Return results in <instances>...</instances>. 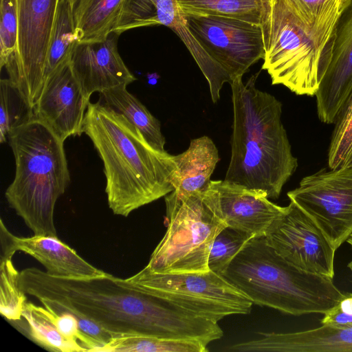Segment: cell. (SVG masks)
Returning a JSON list of instances; mask_svg holds the SVG:
<instances>
[{
	"mask_svg": "<svg viewBox=\"0 0 352 352\" xmlns=\"http://www.w3.org/2000/svg\"><path fill=\"white\" fill-rule=\"evenodd\" d=\"M19 285L25 294L38 300H50L78 312L113 337L142 334L208 344L223 335L218 322L122 285L117 277L108 273L88 278H69L52 276L36 267H28L20 272Z\"/></svg>",
	"mask_w": 352,
	"mask_h": 352,
	"instance_id": "1",
	"label": "cell"
},
{
	"mask_svg": "<svg viewBox=\"0 0 352 352\" xmlns=\"http://www.w3.org/2000/svg\"><path fill=\"white\" fill-rule=\"evenodd\" d=\"M82 133L90 138L102 162L107 203L114 214L127 217L174 190L173 155L155 148L111 107L100 100L89 102Z\"/></svg>",
	"mask_w": 352,
	"mask_h": 352,
	"instance_id": "2",
	"label": "cell"
},
{
	"mask_svg": "<svg viewBox=\"0 0 352 352\" xmlns=\"http://www.w3.org/2000/svg\"><path fill=\"white\" fill-rule=\"evenodd\" d=\"M258 75L245 83L239 77L230 84L233 124L224 179L262 190L269 199H276L295 173L298 160L281 120L282 104L256 87Z\"/></svg>",
	"mask_w": 352,
	"mask_h": 352,
	"instance_id": "3",
	"label": "cell"
},
{
	"mask_svg": "<svg viewBox=\"0 0 352 352\" xmlns=\"http://www.w3.org/2000/svg\"><path fill=\"white\" fill-rule=\"evenodd\" d=\"M8 141L15 161V174L5 197L34 235L56 236L54 214L70 175L65 140L36 118L14 129Z\"/></svg>",
	"mask_w": 352,
	"mask_h": 352,
	"instance_id": "4",
	"label": "cell"
},
{
	"mask_svg": "<svg viewBox=\"0 0 352 352\" xmlns=\"http://www.w3.org/2000/svg\"><path fill=\"white\" fill-rule=\"evenodd\" d=\"M221 276L253 304L293 316L324 314L342 294L333 278L301 270L287 261L265 236L248 241Z\"/></svg>",
	"mask_w": 352,
	"mask_h": 352,
	"instance_id": "5",
	"label": "cell"
},
{
	"mask_svg": "<svg viewBox=\"0 0 352 352\" xmlns=\"http://www.w3.org/2000/svg\"><path fill=\"white\" fill-rule=\"evenodd\" d=\"M261 25L265 51L262 69L272 85H283L298 96H315L327 65L288 0L266 3Z\"/></svg>",
	"mask_w": 352,
	"mask_h": 352,
	"instance_id": "6",
	"label": "cell"
},
{
	"mask_svg": "<svg viewBox=\"0 0 352 352\" xmlns=\"http://www.w3.org/2000/svg\"><path fill=\"white\" fill-rule=\"evenodd\" d=\"M166 232L153 252L148 270L159 274L205 272L212 245L227 226L202 192L165 197Z\"/></svg>",
	"mask_w": 352,
	"mask_h": 352,
	"instance_id": "7",
	"label": "cell"
},
{
	"mask_svg": "<svg viewBox=\"0 0 352 352\" xmlns=\"http://www.w3.org/2000/svg\"><path fill=\"white\" fill-rule=\"evenodd\" d=\"M117 281L162 298L195 316L215 322L230 315L250 313L252 301L223 276L205 272L159 274L146 267Z\"/></svg>",
	"mask_w": 352,
	"mask_h": 352,
	"instance_id": "8",
	"label": "cell"
},
{
	"mask_svg": "<svg viewBox=\"0 0 352 352\" xmlns=\"http://www.w3.org/2000/svg\"><path fill=\"white\" fill-rule=\"evenodd\" d=\"M58 0H16L17 41L8 78L34 105L41 94Z\"/></svg>",
	"mask_w": 352,
	"mask_h": 352,
	"instance_id": "9",
	"label": "cell"
},
{
	"mask_svg": "<svg viewBox=\"0 0 352 352\" xmlns=\"http://www.w3.org/2000/svg\"><path fill=\"white\" fill-rule=\"evenodd\" d=\"M337 250L352 232V166L325 168L303 177L287 192Z\"/></svg>",
	"mask_w": 352,
	"mask_h": 352,
	"instance_id": "10",
	"label": "cell"
},
{
	"mask_svg": "<svg viewBox=\"0 0 352 352\" xmlns=\"http://www.w3.org/2000/svg\"><path fill=\"white\" fill-rule=\"evenodd\" d=\"M184 16L191 32L230 83L263 59L261 24L219 16Z\"/></svg>",
	"mask_w": 352,
	"mask_h": 352,
	"instance_id": "11",
	"label": "cell"
},
{
	"mask_svg": "<svg viewBox=\"0 0 352 352\" xmlns=\"http://www.w3.org/2000/svg\"><path fill=\"white\" fill-rule=\"evenodd\" d=\"M267 243L301 270L333 278L336 250L314 220L290 201L265 234Z\"/></svg>",
	"mask_w": 352,
	"mask_h": 352,
	"instance_id": "12",
	"label": "cell"
},
{
	"mask_svg": "<svg viewBox=\"0 0 352 352\" xmlns=\"http://www.w3.org/2000/svg\"><path fill=\"white\" fill-rule=\"evenodd\" d=\"M227 226L255 236H265L285 210L267 193L227 180H210L202 192Z\"/></svg>",
	"mask_w": 352,
	"mask_h": 352,
	"instance_id": "13",
	"label": "cell"
},
{
	"mask_svg": "<svg viewBox=\"0 0 352 352\" xmlns=\"http://www.w3.org/2000/svg\"><path fill=\"white\" fill-rule=\"evenodd\" d=\"M89 100L68 59L45 79L34 107L35 118L64 140L71 136H80Z\"/></svg>",
	"mask_w": 352,
	"mask_h": 352,
	"instance_id": "14",
	"label": "cell"
},
{
	"mask_svg": "<svg viewBox=\"0 0 352 352\" xmlns=\"http://www.w3.org/2000/svg\"><path fill=\"white\" fill-rule=\"evenodd\" d=\"M328 47L329 63L315 96L319 120L334 124L352 92V0L340 14Z\"/></svg>",
	"mask_w": 352,
	"mask_h": 352,
	"instance_id": "15",
	"label": "cell"
},
{
	"mask_svg": "<svg viewBox=\"0 0 352 352\" xmlns=\"http://www.w3.org/2000/svg\"><path fill=\"white\" fill-rule=\"evenodd\" d=\"M120 35L111 33L102 41L80 42L74 45L69 62L85 94L126 86L136 80L118 50Z\"/></svg>",
	"mask_w": 352,
	"mask_h": 352,
	"instance_id": "16",
	"label": "cell"
},
{
	"mask_svg": "<svg viewBox=\"0 0 352 352\" xmlns=\"http://www.w3.org/2000/svg\"><path fill=\"white\" fill-rule=\"evenodd\" d=\"M1 248L14 254L21 251L37 260L49 275L59 278H88L107 272L94 267L56 236L19 237L12 234L1 219Z\"/></svg>",
	"mask_w": 352,
	"mask_h": 352,
	"instance_id": "17",
	"label": "cell"
},
{
	"mask_svg": "<svg viewBox=\"0 0 352 352\" xmlns=\"http://www.w3.org/2000/svg\"><path fill=\"white\" fill-rule=\"evenodd\" d=\"M256 340L226 346L230 352H352V327L322 324L305 331L259 333Z\"/></svg>",
	"mask_w": 352,
	"mask_h": 352,
	"instance_id": "18",
	"label": "cell"
},
{
	"mask_svg": "<svg viewBox=\"0 0 352 352\" xmlns=\"http://www.w3.org/2000/svg\"><path fill=\"white\" fill-rule=\"evenodd\" d=\"M148 1L155 8L157 25L170 28L186 46L206 78L212 102L216 103L219 100L223 85L226 82L230 83V79L191 32L177 0Z\"/></svg>",
	"mask_w": 352,
	"mask_h": 352,
	"instance_id": "19",
	"label": "cell"
},
{
	"mask_svg": "<svg viewBox=\"0 0 352 352\" xmlns=\"http://www.w3.org/2000/svg\"><path fill=\"white\" fill-rule=\"evenodd\" d=\"M176 168L171 184L180 195L203 192L208 187L210 177L219 160L218 149L206 135L192 139L183 153L173 155Z\"/></svg>",
	"mask_w": 352,
	"mask_h": 352,
	"instance_id": "20",
	"label": "cell"
},
{
	"mask_svg": "<svg viewBox=\"0 0 352 352\" xmlns=\"http://www.w3.org/2000/svg\"><path fill=\"white\" fill-rule=\"evenodd\" d=\"M127 0H72L78 41H102L117 27Z\"/></svg>",
	"mask_w": 352,
	"mask_h": 352,
	"instance_id": "21",
	"label": "cell"
},
{
	"mask_svg": "<svg viewBox=\"0 0 352 352\" xmlns=\"http://www.w3.org/2000/svg\"><path fill=\"white\" fill-rule=\"evenodd\" d=\"M296 15L316 43L327 65L328 45L337 20L349 0H288Z\"/></svg>",
	"mask_w": 352,
	"mask_h": 352,
	"instance_id": "22",
	"label": "cell"
},
{
	"mask_svg": "<svg viewBox=\"0 0 352 352\" xmlns=\"http://www.w3.org/2000/svg\"><path fill=\"white\" fill-rule=\"evenodd\" d=\"M99 94L100 102L124 116L155 148L165 151L166 141L161 131L160 121L128 91L126 86L111 88Z\"/></svg>",
	"mask_w": 352,
	"mask_h": 352,
	"instance_id": "23",
	"label": "cell"
},
{
	"mask_svg": "<svg viewBox=\"0 0 352 352\" xmlns=\"http://www.w3.org/2000/svg\"><path fill=\"white\" fill-rule=\"evenodd\" d=\"M208 344L198 340H177L142 334L113 337L97 352H206Z\"/></svg>",
	"mask_w": 352,
	"mask_h": 352,
	"instance_id": "24",
	"label": "cell"
},
{
	"mask_svg": "<svg viewBox=\"0 0 352 352\" xmlns=\"http://www.w3.org/2000/svg\"><path fill=\"white\" fill-rule=\"evenodd\" d=\"M184 16H219L261 23L263 0H177Z\"/></svg>",
	"mask_w": 352,
	"mask_h": 352,
	"instance_id": "25",
	"label": "cell"
},
{
	"mask_svg": "<svg viewBox=\"0 0 352 352\" xmlns=\"http://www.w3.org/2000/svg\"><path fill=\"white\" fill-rule=\"evenodd\" d=\"M78 41L72 0H58L46 59L44 82L59 65L69 59Z\"/></svg>",
	"mask_w": 352,
	"mask_h": 352,
	"instance_id": "26",
	"label": "cell"
},
{
	"mask_svg": "<svg viewBox=\"0 0 352 352\" xmlns=\"http://www.w3.org/2000/svg\"><path fill=\"white\" fill-rule=\"evenodd\" d=\"M22 318L26 325L22 327L28 336L38 345L52 351H87L82 345L65 338L54 324L40 311L38 306L25 302Z\"/></svg>",
	"mask_w": 352,
	"mask_h": 352,
	"instance_id": "27",
	"label": "cell"
},
{
	"mask_svg": "<svg viewBox=\"0 0 352 352\" xmlns=\"http://www.w3.org/2000/svg\"><path fill=\"white\" fill-rule=\"evenodd\" d=\"M35 118L34 107L20 89L9 78L0 81V142L8 133Z\"/></svg>",
	"mask_w": 352,
	"mask_h": 352,
	"instance_id": "28",
	"label": "cell"
},
{
	"mask_svg": "<svg viewBox=\"0 0 352 352\" xmlns=\"http://www.w3.org/2000/svg\"><path fill=\"white\" fill-rule=\"evenodd\" d=\"M12 256H0V313L8 320L22 319L25 294L19 285L20 272L15 268Z\"/></svg>",
	"mask_w": 352,
	"mask_h": 352,
	"instance_id": "29",
	"label": "cell"
},
{
	"mask_svg": "<svg viewBox=\"0 0 352 352\" xmlns=\"http://www.w3.org/2000/svg\"><path fill=\"white\" fill-rule=\"evenodd\" d=\"M328 151L330 168L352 166V92L336 120Z\"/></svg>",
	"mask_w": 352,
	"mask_h": 352,
	"instance_id": "30",
	"label": "cell"
},
{
	"mask_svg": "<svg viewBox=\"0 0 352 352\" xmlns=\"http://www.w3.org/2000/svg\"><path fill=\"white\" fill-rule=\"evenodd\" d=\"M254 236L226 226L215 237L208 259V269L222 275L235 256Z\"/></svg>",
	"mask_w": 352,
	"mask_h": 352,
	"instance_id": "31",
	"label": "cell"
},
{
	"mask_svg": "<svg viewBox=\"0 0 352 352\" xmlns=\"http://www.w3.org/2000/svg\"><path fill=\"white\" fill-rule=\"evenodd\" d=\"M0 67L10 64L14 58L17 41L16 0H1Z\"/></svg>",
	"mask_w": 352,
	"mask_h": 352,
	"instance_id": "32",
	"label": "cell"
},
{
	"mask_svg": "<svg viewBox=\"0 0 352 352\" xmlns=\"http://www.w3.org/2000/svg\"><path fill=\"white\" fill-rule=\"evenodd\" d=\"M320 322L338 328L352 327V293L342 292L336 303L324 313Z\"/></svg>",
	"mask_w": 352,
	"mask_h": 352,
	"instance_id": "33",
	"label": "cell"
},
{
	"mask_svg": "<svg viewBox=\"0 0 352 352\" xmlns=\"http://www.w3.org/2000/svg\"><path fill=\"white\" fill-rule=\"evenodd\" d=\"M346 241L351 246L352 248V232L349 234Z\"/></svg>",
	"mask_w": 352,
	"mask_h": 352,
	"instance_id": "34",
	"label": "cell"
},
{
	"mask_svg": "<svg viewBox=\"0 0 352 352\" xmlns=\"http://www.w3.org/2000/svg\"><path fill=\"white\" fill-rule=\"evenodd\" d=\"M347 267L352 271V261L348 263Z\"/></svg>",
	"mask_w": 352,
	"mask_h": 352,
	"instance_id": "35",
	"label": "cell"
},
{
	"mask_svg": "<svg viewBox=\"0 0 352 352\" xmlns=\"http://www.w3.org/2000/svg\"><path fill=\"white\" fill-rule=\"evenodd\" d=\"M263 2H264V5H265V4L266 3H267L270 0H263Z\"/></svg>",
	"mask_w": 352,
	"mask_h": 352,
	"instance_id": "36",
	"label": "cell"
}]
</instances>
